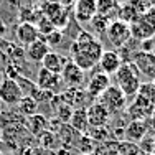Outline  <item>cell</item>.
Returning a JSON list of instances; mask_svg holds the SVG:
<instances>
[{"label":"cell","mask_w":155,"mask_h":155,"mask_svg":"<svg viewBox=\"0 0 155 155\" xmlns=\"http://www.w3.org/2000/svg\"><path fill=\"white\" fill-rule=\"evenodd\" d=\"M104 46L91 31L81 30L76 40L69 46V54H71V61L74 63L78 68H81L84 73L93 69L99 63Z\"/></svg>","instance_id":"6da1fadb"},{"label":"cell","mask_w":155,"mask_h":155,"mask_svg":"<svg viewBox=\"0 0 155 155\" xmlns=\"http://www.w3.org/2000/svg\"><path fill=\"white\" fill-rule=\"evenodd\" d=\"M116 86L119 87L120 91L124 93L125 97H130V96H135L140 87V73L139 69L135 68L134 63H122L120 68L117 69L116 73Z\"/></svg>","instance_id":"7a4b0ae2"},{"label":"cell","mask_w":155,"mask_h":155,"mask_svg":"<svg viewBox=\"0 0 155 155\" xmlns=\"http://www.w3.org/2000/svg\"><path fill=\"white\" fill-rule=\"evenodd\" d=\"M36 10H38L45 18H48L56 30L63 31V28L68 25L69 10L64 8L58 0H38Z\"/></svg>","instance_id":"3957f363"},{"label":"cell","mask_w":155,"mask_h":155,"mask_svg":"<svg viewBox=\"0 0 155 155\" xmlns=\"http://www.w3.org/2000/svg\"><path fill=\"white\" fill-rule=\"evenodd\" d=\"M130 27V35L134 41H145V40H153L155 36V7L150 8L147 13L137 17V20L134 21Z\"/></svg>","instance_id":"277c9868"},{"label":"cell","mask_w":155,"mask_h":155,"mask_svg":"<svg viewBox=\"0 0 155 155\" xmlns=\"http://www.w3.org/2000/svg\"><path fill=\"white\" fill-rule=\"evenodd\" d=\"M97 102L107 109V112L110 116H112V114H119V112H122V110L127 109V97L124 96V93L119 87L112 86V84L101 94V97L97 99Z\"/></svg>","instance_id":"5b68a950"},{"label":"cell","mask_w":155,"mask_h":155,"mask_svg":"<svg viewBox=\"0 0 155 155\" xmlns=\"http://www.w3.org/2000/svg\"><path fill=\"white\" fill-rule=\"evenodd\" d=\"M106 38H107V41L114 48H119L120 50V48L125 46L132 40L130 27H129L127 23H124V21L114 18V20L109 23L107 30H106Z\"/></svg>","instance_id":"8992f818"},{"label":"cell","mask_w":155,"mask_h":155,"mask_svg":"<svg viewBox=\"0 0 155 155\" xmlns=\"http://www.w3.org/2000/svg\"><path fill=\"white\" fill-rule=\"evenodd\" d=\"M130 63H134L135 68L139 69L140 74H143L145 78H149L150 81L155 79V51H134L130 58Z\"/></svg>","instance_id":"52a82bcc"},{"label":"cell","mask_w":155,"mask_h":155,"mask_svg":"<svg viewBox=\"0 0 155 155\" xmlns=\"http://www.w3.org/2000/svg\"><path fill=\"white\" fill-rule=\"evenodd\" d=\"M23 97V91H21L20 84H18L17 79H12V78H3L0 81V101L3 104H18V101Z\"/></svg>","instance_id":"ba28073f"},{"label":"cell","mask_w":155,"mask_h":155,"mask_svg":"<svg viewBox=\"0 0 155 155\" xmlns=\"http://www.w3.org/2000/svg\"><path fill=\"white\" fill-rule=\"evenodd\" d=\"M73 15L78 23H89L97 15L96 0H76V3L73 5Z\"/></svg>","instance_id":"9c48e42d"},{"label":"cell","mask_w":155,"mask_h":155,"mask_svg":"<svg viewBox=\"0 0 155 155\" xmlns=\"http://www.w3.org/2000/svg\"><path fill=\"white\" fill-rule=\"evenodd\" d=\"M109 86H110V76H107V74H104V73L99 71V73H96V74L91 76V79L87 81L86 94H87V97L97 101V99L101 97V94L104 93Z\"/></svg>","instance_id":"30bf717a"},{"label":"cell","mask_w":155,"mask_h":155,"mask_svg":"<svg viewBox=\"0 0 155 155\" xmlns=\"http://www.w3.org/2000/svg\"><path fill=\"white\" fill-rule=\"evenodd\" d=\"M99 69H101V73H104V74H116L117 69L120 68V64H122V58H120V54L117 53L116 50H104L101 54V58H99Z\"/></svg>","instance_id":"8fae6325"},{"label":"cell","mask_w":155,"mask_h":155,"mask_svg":"<svg viewBox=\"0 0 155 155\" xmlns=\"http://www.w3.org/2000/svg\"><path fill=\"white\" fill-rule=\"evenodd\" d=\"M87 112V122H89V127H106L110 119V114L107 112V109L102 104H99L97 101L93 102L91 106L86 107Z\"/></svg>","instance_id":"7c38bea8"},{"label":"cell","mask_w":155,"mask_h":155,"mask_svg":"<svg viewBox=\"0 0 155 155\" xmlns=\"http://www.w3.org/2000/svg\"><path fill=\"white\" fill-rule=\"evenodd\" d=\"M60 76H61V81L68 87H79L84 83V71L81 68H78L71 60H68Z\"/></svg>","instance_id":"4fadbf2b"},{"label":"cell","mask_w":155,"mask_h":155,"mask_svg":"<svg viewBox=\"0 0 155 155\" xmlns=\"http://www.w3.org/2000/svg\"><path fill=\"white\" fill-rule=\"evenodd\" d=\"M61 83H63V81H61V76L60 74H53V73L46 71L45 68H40L38 69L36 81H35V86L38 87V89L54 93V91L61 86Z\"/></svg>","instance_id":"5bb4252c"},{"label":"cell","mask_w":155,"mask_h":155,"mask_svg":"<svg viewBox=\"0 0 155 155\" xmlns=\"http://www.w3.org/2000/svg\"><path fill=\"white\" fill-rule=\"evenodd\" d=\"M147 132H149L147 120H130L124 129V139L129 143H139L147 135Z\"/></svg>","instance_id":"9a60e30c"},{"label":"cell","mask_w":155,"mask_h":155,"mask_svg":"<svg viewBox=\"0 0 155 155\" xmlns=\"http://www.w3.org/2000/svg\"><path fill=\"white\" fill-rule=\"evenodd\" d=\"M15 36L18 40V43L23 46L31 45L35 40L40 38L38 30H36L35 23H30V21H20L15 28Z\"/></svg>","instance_id":"2e32d148"},{"label":"cell","mask_w":155,"mask_h":155,"mask_svg":"<svg viewBox=\"0 0 155 155\" xmlns=\"http://www.w3.org/2000/svg\"><path fill=\"white\" fill-rule=\"evenodd\" d=\"M66 63H68V60H66L63 54L56 53V51H50V53L43 58L41 68H45L46 71L53 73V74H61V71H63Z\"/></svg>","instance_id":"e0dca14e"},{"label":"cell","mask_w":155,"mask_h":155,"mask_svg":"<svg viewBox=\"0 0 155 155\" xmlns=\"http://www.w3.org/2000/svg\"><path fill=\"white\" fill-rule=\"evenodd\" d=\"M51 51V48L46 45V41L43 38H38L31 43V45L27 46V56L30 61H35V63H41L43 58L46 56L48 53Z\"/></svg>","instance_id":"ac0fdd59"},{"label":"cell","mask_w":155,"mask_h":155,"mask_svg":"<svg viewBox=\"0 0 155 155\" xmlns=\"http://www.w3.org/2000/svg\"><path fill=\"white\" fill-rule=\"evenodd\" d=\"M69 127L74 129L78 134H86L89 129V122H87V112L86 107H78L73 110V116L69 119Z\"/></svg>","instance_id":"d6986e66"},{"label":"cell","mask_w":155,"mask_h":155,"mask_svg":"<svg viewBox=\"0 0 155 155\" xmlns=\"http://www.w3.org/2000/svg\"><path fill=\"white\" fill-rule=\"evenodd\" d=\"M28 129L31 130V134L35 135H43V132H46L48 129V119L41 114H35V116L28 117Z\"/></svg>","instance_id":"ffe728a7"},{"label":"cell","mask_w":155,"mask_h":155,"mask_svg":"<svg viewBox=\"0 0 155 155\" xmlns=\"http://www.w3.org/2000/svg\"><path fill=\"white\" fill-rule=\"evenodd\" d=\"M18 110H20V114H23V116L30 117V116H35V114H38V102L35 101V99L31 97V96H23V97L18 101Z\"/></svg>","instance_id":"44dd1931"},{"label":"cell","mask_w":155,"mask_h":155,"mask_svg":"<svg viewBox=\"0 0 155 155\" xmlns=\"http://www.w3.org/2000/svg\"><path fill=\"white\" fill-rule=\"evenodd\" d=\"M96 5H97V13L104 17H114L117 15V10H119V2L117 0H96Z\"/></svg>","instance_id":"7402d4cb"},{"label":"cell","mask_w":155,"mask_h":155,"mask_svg":"<svg viewBox=\"0 0 155 155\" xmlns=\"http://www.w3.org/2000/svg\"><path fill=\"white\" fill-rule=\"evenodd\" d=\"M94 143H104L110 139V130L107 127H89L86 132Z\"/></svg>","instance_id":"603a6c76"},{"label":"cell","mask_w":155,"mask_h":155,"mask_svg":"<svg viewBox=\"0 0 155 155\" xmlns=\"http://www.w3.org/2000/svg\"><path fill=\"white\" fill-rule=\"evenodd\" d=\"M110 21H112L110 18L104 17V15H99V13H97V15H96L89 23H91V28H93L94 33H97V35H106V30H107Z\"/></svg>","instance_id":"cb8c5ba5"},{"label":"cell","mask_w":155,"mask_h":155,"mask_svg":"<svg viewBox=\"0 0 155 155\" xmlns=\"http://www.w3.org/2000/svg\"><path fill=\"white\" fill-rule=\"evenodd\" d=\"M54 114H56V119L60 120L61 124H68L69 122V119H71V116H73V109L71 106H68V104H64V102H60V104H56L54 106Z\"/></svg>","instance_id":"d4e9b609"},{"label":"cell","mask_w":155,"mask_h":155,"mask_svg":"<svg viewBox=\"0 0 155 155\" xmlns=\"http://www.w3.org/2000/svg\"><path fill=\"white\" fill-rule=\"evenodd\" d=\"M122 3H127L129 7H132L139 15L147 13L150 8H153L152 0H122Z\"/></svg>","instance_id":"484cf974"},{"label":"cell","mask_w":155,"mask_h":155,"mask_svg":"<svg viewBox=\"0 0 155 155\" xmlns=\"http://www.w3.org/2000/svg\"><path fill=\"white\" fill-rule=\"evenodd\" d=\"M35 27H36V30H38L40 38H45V36H48L50 33H53L54 30H56V28L53 27V23H51L48 18H45L43 15L35 21Z\"/></svg>","instance_id":"4316f807"},{"label":"cell","mask_w":155,"mask_h":155,"mask_svg":"<svg viewBox=\"0 0 155 155\" xmlns=\"http://www.w3.org/2000/svg\"><path fill=\"white\" fill-rule=\"evenodd\" d=\"M135 96H140L142 99H145V101H150V102H155V91H153V86L152 83H142L137 91V94Z\"/></svg>","instance_id":"83f0119b"},{"label":"cell","mask_w":155,"mask_h":155,"mask_svg":"<svg viewBox=\"0 0 155 155\" xmlns=\"http://www.w3.org/2000/svg\"><path fill=\"white\" fill-rule=\"evenodd\" d=\"M76 145L83 150V153H91V150L96 149V143L91 140V137L87 134H79V137L76 140Z\"/></svg>","instance_id":"f1b7e54d"},{"label":"cell","mask_w":155,"mask_h":155,"mask_svg":"<svg viewBox=\"0 0 155 155\" xmlns=\"http://www.w3.org/2000/svg\"><path fill=\"white\" fill-rule=\"evenodd\" d=\"M46 41V45L48 46H58L61 43V40H63V31H60V30H54L53 33H50V35L48 36H45V38H43Z\"/></svg>","instance_id":"f546056e"},{"label":"cell","mask_w":155,"mask_h":155,"mask_svg":"<svg viewBox=\"0 0 155 155\" xmlns=\"http://www.w3.org/2000/svg\"><path fill=\"white\" fill-rule=\"evenodd\" d=\"M147 125H149V130H152V134H155V109H153L152 116L147 119Z\"/></svg>","instance_id":"4dcf8cb0"},{"label":"cell","mask_w":155,"mask_h":155,"mask_svg":"<svg viewBox=\"0 0 155 155\" xmlns=\"http://www.w3.org/2000/svg\"><path fill=\"white\" fill-rule=\"evenodd\" d=\"M58 2H60L61 3V5L63 7H64V8H73V5H74V3H76V0H58Z\"/></svg>","instance_id":"1f68e13d"},{"label":"cell","mask_w":155,"mask_h":155,"mask_svg":"<svg viewBox=\"0 0 155 155\" xmlns=\"http://www.w3.org/2000/svg\"><path fill=\"white\" fill-rule=\"evenodd\" d=\"M150 155H155V142H153V147H152V153Z\"/></svg>","instance_id":"d6a6232c"},{"label":"cell","mask_w":155,"mask_h":155,"mask_svg":"<svg viewBox=\"0 0 155 155\" xmlns=\"http://www.w3.org/2000/svg\"><path fill=\"white\" fill-rule=\"evenodd\" d=\"M152 86H153V91H155V79L152 81Z\"/></svg>","instance_id":"836d02e7"},{"label":"cell","mask_w":155,"mask_h":155,"mask_svg":"<svg viewBox=\"0 0 155 155\" xmlns=\"http://www.w3.org/2000/svg\"><path fill=\"white\" fill-rule=\"evenodd\" d=\"M79 155H94V153H79Z\"/></svg>","instance_id":"e575fe53"},{"label":"cell","mask_w":155,"mask_h":155,"mask_svg":"<svg viewBox=\"0 0 155 155\" xmlns=\"http://www.w3.org/2000/svg\"><path fill=\"white\" fill-rule=\"evenodd\" d=\"M0 106H2V101H0Z\"/></svg>","instance_id":"d590c367"},{"label":"cell","mask_w":155,"mask_h":155,"mask_svg":"<svg viewBox=\"0 0 155 155\" xmlns=\"http://www.w3.org/2000/svg\"><path fill=\"white\" fill-rule=\"evenodd\" d=\"M0 155H2V150H0Z\"/></svg>","instance_id":"8d00e7d4"}]
</instances>
